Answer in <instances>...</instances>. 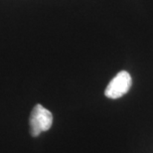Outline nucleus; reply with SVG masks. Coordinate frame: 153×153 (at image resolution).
<instances>
[{
  "label": "nucleus",
  "mask_w": 153,
  "mask_h": 153,
  "mask_svg": "<svg viewBox=\"0 0 153 153\" xmlns=\"http://www.w3.org/2000/svg\"><path fill=\"white\" fill-rule=\"evenodd\" d=\"M53 123L51 111L42 105H36L30 115V132L32 136L37 137L44 131H48Z\"/></svg>",
  "instance_id": "f257e3e1"
},
{
  "label": "nucleus",
  "mask_w": 153,
  "mask_h": 153,
  "mask_svg": "<svg viewBox=\"0 0 153 153\" xmlns=\"http://www.w3.org/2000/svg\"><path fill=\"white\" fill-rule=\"evenodd\" d=\"M131 85H132V79L129 73L126 71H120L109 82L105 91V96L112 100L119 99L128 93Z\"/></svg>",
  "instance_id": "f03ea898"
}]
</instances>
